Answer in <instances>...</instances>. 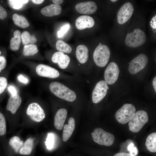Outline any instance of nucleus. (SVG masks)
Segmentation results:
<instances>
[{
	"label": "nucleus",
	"mask_w": 156,
	"mask_h": 156,
	"mask_svg": "<svg viewBox=\"0 0 156 156\" xmlns=\"http://www.w3.org/2000/svg\"><path fill=\"white\" fill-rule=\"evenodd\" d=\"M45 118V113L41 106L36 102L31 103L21 113L19 128L36 129Z\"/></svg>",
	"instance_id": "obj_1"
},
{
	"label": "nucleus",
	"mask_w": 156,
	"mask_h": 156,
	"mask_svg": "<svg viewBox=\"0 0 156 156\" xmlns=\"http://www.w3.org/2000/svg\"><path fill=\"white\" fill-rule=\"evenodd\" d=\"M22 103V99L18 94L11 95L8 100L4 114L9 125L8 134H14L19 127L21 114L19 111Z\"/></svg>",
	"instance_id": "obj_2"
},
{
	"label": "nucleus",
	"mask_w": 156,
	"mask_h": 156,
	"mask_svg": "<svg viewBox=\"0 0 156 156\" xmlns=\"http://www.w3.org/2000/svg\"><path fill=\"white\" fill-rule=\"evenodd\" d=\"M51 92L57 97L69 102H73L76 99L75 92L63 84L57 81L49 85Z\"/></svg>",
	"instance_id": "obj_3"
},
{
	"label": "nucleus",
	"mask_w": 156,
	"mask_h": 156,
	"mask_svg": "<svg viewBox=\"0 0 156 156\" xmlns=\"http://www.w3.org/2000/svg\"><path fill=\"white\" fill-rule=\"evenodd\" d=\"M110 55V51L108 47L100 42L93 53L94 62L97 66L104 67L107 64Z\"/></svg>",
	"instance_id": "obj_4"
},
{
	"label": "nucleus",
	"mask_w": 156,
	"mask_h": 156,
	"mask_svg": "<svg viewBox=\"0 0 156 156\" xmlns=\"http://www.w3.org/2000/svg\"><path fill=\"white\" fill-rule=\"evenodd\" d=\"M148 120V114L146 112L138 111L128 122L129 129L133 132H138Z\"/></svg>",
	"instance_id": "obj_5"
},
{
	"label": "nucleus",
	"mask_w": 156,
	"mask_h": 156,
	"mask_svg": "<svg viewBox=\"0 0 156 156\" xmlns=\"http://www.w3.org/2000/svg\"><path fill=\"white\" fill-rule=\"evenodd\" d=\"M146 37L145 33L139 29H135L133 32L128 34L125 40V43L128 46L136 48L144 44Z\"/></svg>",
	"instance_id": "obj_6"
},
{
	"label": "nucleus",
	"mask_w": 156,
	"mask_h": 156,
	"mask_svg": "<svg viewBox=\"0 0 156 156\" xmlns=\"http://www.w3.org/2000/svg\"><path fill=\"white\" fill-rule=\"evenodd\" d=\"M94 141L101 145L109 146L113 143L115 137L112 134L105 131L103 129L98 128L94 130L91 133Z\"/></svg>",
	"instance_id": "obj_7"
},
{
	"label": "nucleus",
	"mask_w": 156,
	"mask_h": 156,
	"mask_svg": "<svg viewBox=\"0 0 156 156\" xmlns=\"http://www.w3.org/2000/svg\"><path fill=\"white\" fill-rule=\"evenodd\" d=\"M135 111L136 108L133 105L125 104L116 112V118L119 123L125 124L128 122L134 115Z\"/></svg>",
	"instance_id": "obj_8"
},
{
	"label": "nucleus",
	"mask_w": 156,
	"mask_h": 156,
	"mask_svg": "<svg viewBox=\"0 0 156 156\" xmlns=\"http://www.w3.org/2000/svg\"><path fill=\"white\" fill-rule=\"evenodd\" d=\"M21 130L19 131L18 133L13 134L11 137L7 138L5 151L8 152L11 150L15 153H19L24 141L21 135Z\"/></svg>",
	"instance_id": "obj_9"
},
{
	"label": "nucleus",
	"mask_w": 156,
	"mask_h": 156,
	"mask_svg": "<svg viewBox=\"0 0 156 156\" xmlns=\"http://www.w3.org/2000/svg\"><path fill=\"white\" fill-rule=\"evenodd\" d=\"M148 58L145 54H140L134 58L130 62L128 69L132 74H135L143 69L146 66Z\"/></svg>",
	"instance_id": "obj_10"
},
{
	"label": "nucleus",
	"mask_w": 156,
	"mask_h": 156,
	"mask_svg": "<svg viewBox=\"0 0 156 156\" xmlns=\"http://www.w3.org/2000/svg\"><path fill=\"white\" fill-rule=\"evenodd\" d=\"M40 138L38 135L36 134L28 136L24 141L19 153L23 155H30L38 143Z\"/></svg>",
	"instance_id": "obj_11"
},
{
	"label": "nucleus",
	"mask_w": 156,
	"mask_h": 156,
	"mask_svg": "<svg viewBox=\"0 0 156 156\" xmlns=\"http://www.w3.org/2000/svg\"><path fill=\"white\" fill-rule=\"evenodd\" d=\"M120 70L117 64L114 62L110 63L106 67L104 72L105 81L107 84L111 85L117 80Z\"/></svg>",
	"instance_id": "obj_12"
},
{
	"label": "nucleus",
	"mask_w": 156,
	"mask_h": 156,
	"mask_svg": "<svg viewBox=\"0 0 156 156\" xmlns=\"http://www.w3.org/2000/svg\"><path fill=\"white\" fill-rule=\"evenodd\" d=\"M108 89L109 87L105 81L101 80L98 82L92 92L93 102L97 103L100 102L106 95Z\"/></svg>",
	"instance_id": "obj_13"
},
{
	"label": "nucleus",
	"mask_w": 156,
	"mask_h": 156,
	"mask_svg": "<svg viewBox=\"0 0 156 156\" xmlns=\"http://www.w3.org/2000/svg\"><path fill=\"white\" fill-rule=\"evenodd\" d=\"M134 10L133 7L131 3L128 2L124 4L117 13V20L118 23L123 24L126 23L132 16Z\"/></svg>",
	"instance_id": "obj_14"
},
{
	"label": "nucleus",
	"mask_w": 156,
	"mask_h": 156,
	"mask_svg": "<svg viewBox=\"0 0 156 156\" xmlns=\"http://www.w3.org/2000/svg\"><path fill=\"white\" fill-rule=\"evenodd\" d=\"M37 74L39 76L50 78H55L60 75L58 71L55 68L43 64L38 65L36 69Z\"/></svg>",
	"instance_id": "obj_15"
},
{
	"label": "nucleus",
	"mask_w": 156,
	"mask_h": 156,
	"mask_svg": "<svg viewBox=\"0 0 156 156\" xmlns=\"http://www.w3.org/2000/svg\"><path fill=\"white\" fill-rule=\"evenodd\" d=\"M6 119L3 112L0 109V151H5L7 137Z\"/></svg>",
	"instance_id": "obj_16"
},
{
	"label": "nucleus",
	"mask_w": 156,
	"mask_h": 156,
	"mask_svg": "<svg viewBox=\"0 0 156 156\" xmlns=\"http://www.w3.org/2000/svg\"><path fill=\"white\" fill-rule=\"evenodd\" d=\"M97 9L96 4L93 1H87L77 3L75 6L76 10L79 13L90 14L95 13Z\"/></svg>",
	"instance_id": "obj_17"
},
{
	"label": "nucleus",
	"mask_w": 156,
	"mask_h": 156,
	"mask_svg": "<svg viewBox=\"0 0 156 156\" xmlns=\"http://www.w3.org/2000/svg\"><path fill=\"white\" fill-rule=\"evenodd\" d=\"M51 60L53 63H57L59 67L63 69L67 67L70 61V58L68 55L60 51L55 53Z\"/></svg>",
	"instance_id": "obj_18"
},
{
	"label": "nucleus",
	"mask_w": 156,
	"mask_h": 156,
	"mask_svg": "<svg viewBox=\"0 0 156 156\" xmlns=\"http://www.w3.org/2000/svg\"><path fill=\"white\" fill-rule=\"evenodd\" d=\"M94 19L88 15H82L79 17L75 21V26L79 30H82L86 28H90L94 25Z\"/></svg>",
	"instance_id": "obj_19"
},
{
	"label": "nucleus",
	"mask_w": 156,
	"mask_h": 156,
	"mask_svg": "<svg viewBox=\"0 0 156 156\" xmlns=\"http://www.w3.org/2000/svg\"><path fill=\"white\" fill-rule=\"evenodd\" d=\"M67 115V111L65 109H60L57 111L54 116V125L56 129L58 130L62 129Z\"/></svg>",
	"instance_id": "obj_20"
},
{
	"label": "nucleus",
	"mask_w": 156,
	"mask_h": 156,
	"mask_svg": "<svg viewBox=\"0 0 156 156\" xmlns=\"http://www.w3.org/2000/svg\"><path fill=\"white\" fill-rule=\"evenodd\" d=\"M61 11V7L60 5L52 4L43 8L40 12L42 14L46 16L52 17L60 14Z\"/></svg>",
	"instance_id": "obj_21"
},
{
	"label": "nucleus",
	"mask_w": 156,
	"mask_h": 156,
	"mask_svg": "<svg viewBox=\"0 0 156 156\" xmlns=\"http://www.w3.org/2000/svg\"><path fill=\"white\" fill-rule=\"evenodd\" d=\"M75 122L74 119L70 118L68 120V124L64 126L62 134V140L64 142L67 141L71 136L74 130Z\"/></svg>",
	"instance_id": "obj_22"
},
{
	"label": "nucleus",
	"mask_w": 156,
	"mask_h": 156,
	"mask_svg": "<svg viewBox=\"0 0 156 156\" xmlns=\"http://www.w3.org/2000/svg\"><path fill=\"white\" fill-rule=\"evenodd\" d=\"M89 50L85 45L81 44L78 45L76 50V57L81 64H84L87 61L88 57Z\"/></svg>",
	"instance_id": "obj_23"
},
{
	"label": "nucleus",
	"mask_w": 156,
	"mask_h": 156,
	"mask_svg": "<svg viewBox=\"0 0 156 156\" xmlns=\"http://www.w3.org/2000/svg\"><path fill=\"white\" fill-rule=\"evenodd\" d=\"M14 36L10 40V47L12 50L16 51L19 49L21 42V34L20 31H15L14 32Z\"/></svg>",
	"instance_id": "obj_24"
},
{
	"label": "nucleus",
	"mask_w": 156,
	"mask_h": 156,
	"mask_svg": "<svg viewBox=\"0 0 156 156\" xmlns=\"http://www.w3.org/2000/svg\"><path fill=\"white\" fill-rule=\"evenodd\" d=\"M145 145L147 149L153 153L156 152V133L150 134L147 137Z\"/></svg>",
	"instance_id": "obj_25"
},
{
	"label": "nucleus",
	"mask_w": 156,
	"mask_h": 156,
	"mask_svg": "<svg viewBox=\"0 0 156 156\" xmlns=\"http://www.w3.org/2000/svg\"><path fill=\"white\" fill-rule=\"evenodd\" d=\"M12 19L16 25L22 28H25L29 25L27 19L22 15L14 14L12 16Z\"/></svg>",
	"instance_id": "obj_26"
},
{
	"label": "nucleus",
	"mask_w": 156,
	"mask_h": 156,
	"mask_svg": "<svg viewBox=\"0 0 156 156\" xmlns=\"http://www.w3.org/2000/svg\"><path fill=\"white\" fill-rule=\"evenodd\" d=\"M21 39L23 43L26 45L34 44L37 41V39L34 35H31L27 31H23L21 34Z\"/></svg>",
	"instance_id": "obj_27"
},
{
	"label": "nucleus",
	"mask_w": 156,
	"mask_h": 156,
	"mask_svg": "<svg viewBox=\"0 0 156 156\" xmlns=\"http://www.w3.org/2000/svg\"><path fill=\"white\" fill-rule=\"evenodd\" d=\"M38 51L37 45L35 44L25 45L23 47V54L25 56L33 55Z\"/></svg>",
	"instance_id": "obj_28"
},
{
	"label": "nucleus",
	"mask_w": 156,
	"mask_h": 156,
	"mask_svg": "<svg viewBox=\"0 0 156 156\" xmlns=\"http://www.w3.org/2000/svg\"><path fill=\"white\" fill-rule=\"evenodd\" d=\"M56 47L57 50L63 53H69L72 51L71 47L62 40L57 41L56 44Z\"/></svg>",
	"instance_id": "obj_29"
},
{
	"label": "nucleus",
	"mask_w": 156,
	"mask_h": 156,
	"mask_svg": "<svg viewBox=\"0 0 156 156\" xmlns=\"http://www.w3.org/2000/svg\"><path fill=\"white\" fill-rule=\"evenodd\" d=\"M28 0H8L9 4L11 7L15 9L21 8L23 4L28 2Z\"/></svg>",
	"instance_id": "obj_30"
},
{
	"label": "nucleus",
	"mask_w": 156,
	"mask_h": 156,
	"mask_svg": "<svg viewBox=\"0 0 156 156\" xmlns=\"http://www.w3.org/2000/svg\"><path fill=\"white\" fill-rule=\"evenodd\" d=\"M54 135L53 133H49L45 142V144L47 148L49 150L52 149L54 146Z\"/></svg>",
	"instance_id": "obj_31"
},
{
	"label": "nucleus",
	"mask_w": 156,
	"mask_h": 156,
	"mask_svg": "<svg viewBox=\"0 0 156 156\" xmlns=\"http://www.w3.org/2000/svg\"><path fill=\"white\" fill-rule=\"evenodd\" d=\"M7 79L3 77H0V95L5 91L8 86Z\"/></svg>",
	"instance_id": "obj_32"
},
{
	"label": "nucleus",
	"mask_w": 156,
	"mask_h": 156,
	"mask_svg": "<svg viewBox=\"0 0 156 156\" xmlns=\"http://www.w3.org/2000/svg\"><path fill=\"white\" fill-rule=\"evenodd\" d=\"M70 27L68 24H66L61 27L60 29L57 32V36L60 38L62 37L68 31Z\"/></svg>",
	"instance_id": "obj_33"
},
{
	"label": "nucleus",
	"mask_w": 156,
	"mask_h": 156,
	"mask_svg": "<svg viewBox=\"0 0 156 156\" xmlns=\"http://www.w3.org/2000/svg\"><path fill=\"white\" fill-rule=\"evenodd\" d=\"M128 150L130 154L136 155L138 152L137 148L135 146L133 143H130L128 145L127 147Z\"/></svg>",
	"instance_id": "obj_34"
},
{
	"label": "nucleus",
	"mask_w": 156,
	"mask_h": 156,
	"mask_svg": "<svg viewBox=\"0 0 156 156\" xmlns=\"http://www.w3.org/2000/svg\"><path fill=\"white\" fill-rule=\"evenodd\" d=\"M1 52L0 51V73L5 67L6 61L5 57L3 56H1Z\"/></svg>",
	"instance_id": "obj_35"
},
{
	"label": "nucleus",
	"mask_w": 156,
	"mask_h": 156,
	"mask_svg": "<svg viewBox=\"0 0 156 156\" xmlns=\"http://www.w3.org/2000/svg\"><path fill=\"white\" fill-rule=\"evenodd\" d=\"M7 13L6 10L0 5V19L3 20L6 18Z\"/></svg>",
	"instance_id": "obj_36"
},
{
	"label": "nucleus",
	"mask_w": 156,
	"mask_h": 156,
	"mask_svg": "<svg viewBox=\"0 0 156 156\" xmlns=\"http://www.w3.org/2000/svg\"><path fill=\"white\" fill-rule=\"evenodd\" d=\"M8 89L11 95L14 96L17 94V91L14 87L10 86L8 87Z\"/></svg>",
	"instance_id": "obj_37"
},
{
	"label": "nucleus",
	"mask_w": 156,
	"mask_h": 156,
	"mask_svg": "<svg viewBox=\"0 0 156 156\" xmlns=\"http://www.w3.org/2000/svg\"><path fill=\"white\" fill-rule=\"evenodd\" d=\"M18 78L20 82L24 83H27L28 81L27 78L25 77L22 75H19Z\"/></svg>",
	"instance_id": "obj_38"
},
{
	"label": "nucleus",
	"mask_w": 156,
	"mask_h": 156,
	"mask_svg": "<svg viewBox=\"0 0 156 156\" xmlns=\"http://www.w3.org/2000/svg\"><path fill=\"white\" fill-rule=\"evenodd\" d=\"M114 156H137L136 155H134L130 154V153H127L125 152H121L117 153L115 154Z\"/></svg>",
	"instance_id": "obj_39"
},
{
	"label": "nucleus",
	"mask_w": 156,
	"mask_h": 156,
	"mask_svg": "<svg viewBox=\"0 0 156 156\" xmlns=\"http://www.w3.org/2000/svg\"><path fill=\"white\" fill-rule=\"evenodd\" d=\"M153 22L152 24H151V26L153 27L154 29H156V16L155 17H153L152 19V20Z\"/></svg>",
	"instance_id": "obj_40"
},
{
	"label": "nucleus",
	"mask_w": 156,
	"mask_h": 156,
	"mask_svg": "<svg viewBox=\"0 0 156 156\" xmlns=\"http://www.w3.org/2000/svg\"><path fill=\"white\" fill-rule=\"evenodd\" d=\"M54 4L60 5L62 3L64 2L63 0H53L52 1Z\"/></svg>",
	"instance_id": "obj_41"
},
{
	"label": "nucleus",
	"mask_w": 156,
	"mask_h": 156,
	"mask_svg": "<svg viewBox=\"0 0 156 156\" xmlns=\"http://www.w3.org/2000/svg\"><path fill=\"white\" fill-rule=\"evenodd\" d=\"M31 1L34 3L36 4H40L42 3L44 1L43 0H32Z\"/></svg>",
	"instance_id": "obj_42"
},
{
	"label": "nucleus",
	"mask_w": 156,
	"mask_h": 156,
	"mask_svg": "<svg viewBox=\"0 0 156 156\" xmlns=\"http://www.w3.org/2000/svg\"><path fill=\"white\" fill-rule=\"evenodd\" d=\"M155 91L156 92V77H154L152 82Z\"/></svg>",
	"instance_id": "obj_43"
},
{
	"label": "nucleus",
	"mask_w": 156,
	"mask_h": 156,
	"mask_svg": "<svg viewBox=\"0 0 156 156\" xmlns=\"http://www.w3.org/2000/svg\"><path fill=\"white\" fill-rule=\"evenodd\" d=\"M111 1H112V2H116V1H117V0H111Z\"/></svg>",
	"instance_id": "obj_44"
}]
</instances>
